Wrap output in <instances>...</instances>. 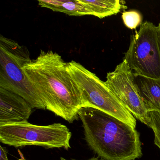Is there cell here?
I'll list each match as a JSON object with an SVG mask.
<instances>
[{
	"instance_id": "obj_1",
	"label": "cell",
	"mask_w": 160,
	"mask_h": 160,
	"mask_svg": "<svg viewBox=\"0 0 160 160\" xmlns=\"http://www.w3.org/2000/svg\"><path fill=\"white\" fill-rule=\"evenodd\" d=\"M23 70L47 110L69 123L79 118L84 107L82 95L65 62L58 53L41 50L36 59L27 62Z\"/></svg>"
},
{
	"instance_id": "obj_2",
	"label": "cell",
	"mask_w": 160,
	"mask_h": 160,
	"mask_svg": "<svg viewBox=\"0 0 160 160\" xmlns=\"http://www.w3.org/2000/svg\"><path fill=\"white\" fill-rule=\"evenodd\" d=\"M78 115L88 146L102 159L135 160L142 156L140 135L135 128L93 108H82Z\"/></svg>"
},
{
	"instance_id": "obj_3",
	"label": "cell",
	"mask_w": 160,
	"mask_h": 160,
	"mask_svg": "<svg viewBox=\"0 0 160 160\" xmlns=\"http://www.w3.org/2000/svg\"><path fill=\"white\" fill-rule=\"evenodd\" d=\"M31 61L28 49L12 40L0 37V88L24 98L32 109H46L23 66Z\"/></svg>"
},
{
	"instance_id": "obj_4",
	"label": "cell",
	"mask_w": 160,
	"mask_h": 160,
	"mask_svg": "<svg viewBox=\"0 0 160 160\" xmlns=\"http://www.w3.org/2000/svg\"><path fill=\"white\" fill-rule=\"evenodd\" d=\"M67 66L81 92L84 107L97 108L136 128L135 117L108 88L105 82L76 62H67Z\"/></svg>"
},
{
	"instance_id": "obj_5",
	"label": "cell",
	"mask_w": 160,
	"mask_h": 160,
	"mask_svg": "<svg viewBox=\"0 0 160 160\" xmlns=\"http://www.w3.org/2000/svg\"><path fill=\"white\" fill-rule=\"evenodd\" d=\"M72 136L69 128L61 123L38 125L27 121L0 125L1 142L16 148L35 146L68 150Z\"/></svg>"
},
{
	"instance_id": "obj_6",
	"label": "cell",
	"mask_w": 160,
	"mask_h": 160,
	"mask_svg": "<svg viewBox=\"0 0 160 160\" xmlns=\"http://www.w3.org/2000/svg\"><path fill=\"white\" fill-rule=\"evenodd\" d=\"M123 60L133 73L160 79V30L159 27L146 21L131 37L130 46Z\"/></svg>"
},
{
	"instance_id": "obj_7",
	"label": "cell",
	"mask_w": 160,
	"mask_h": 160,
	"mask_svg": "<svg viewBox=\"0 0 160 160\" xmlns=\"http://www.w3.org/2000/svg\"><path fill=\"white\" fill-rule=\"evenodd\" d=\"M105 82L108 88L135 118L148 125L149 112L138 91L134 82L133 72L123 60L113 72L108 73Z\"/></svg>"
},
{
	"instance_id": "obj_8",
	"label": "cell",
	"mask_w": 160,
	"mask_h": 160,
	"mask_svg": "<svg viewBox=\"0 0 160 160\" xmlns=\"http://www.w3.org/2000/svg\"><path fill=\"white\" fill-rule=\"evenodd\" d=\"M32 109L24 98L0 88V125L27 121Z\"/></svg>"
},
{
	"instance_id": "obj_9",
	"label": "cell",
	"mask_w": 160,
	"mask_h": 160,
	"mask_svg": "<svg viewBox=\"0 0 160 160\" xmlns=\"http://www.w3.org/2000/svg\"><path fill=\"white\" fill-rule=\"evenodd\" d=\"M133 76L135 85L148 111L160 113V79L134 73Z\"/></svg>"
},
{
	"instance_id": "obj_10",
	"label": "cell",
	"mask_w": 160,
	"mask_h": 160,
	"mask_svg": "<svg viewBox=\"0 0 160 160\" xmlns=\"http://www.w3.org/2000/svg\"><path fill=\"white\" fill-rule=\"evenodd\" d=\"M86 8L89 15L102 19L117 14L120 12L122 5L119 0H78Z\"/></svg>"
},
{
	"instance_id": "obj_11",
	"label": "cell",
	"mask_w": 160,
	"mask_h": 160,
	"mask_svg": "<svg viewBox=\"0 0 160 160\" xmlns=\"http://www.w3.org/2000/svg\"><path fill=\"white\" fill-rule=\"evenodd\" d=\"M39 5L55 12L64 13L69 16L89 15L88 11L78 0H39Z\"/></svg>"
},
{
	"instance_id": "obj_12",
	"label": "cell",
	"mask_w": 160,
	"mask_h": 160,
	"mask_svg": "<svg viewBox=\"0 0 160 160\" xmlns=\"http://www.w3.org/2000/svg\"><path fill=\"white\" fill-rule=\"evenodd\" d=\"M122 18L124 25L130 29H135L142 23V15L135 10L123 12Z\"/></svg>"
},
{
	"instance_id": "obj_13",
	"label": "cell",
	"mask_w": 160,
	"mask_h": 160,
	"mask_svg": "<svg viewBox=\"0 0 160 160\" xmlns=\"http://www.w3.org/2000/svg\"><path fill=\"white\" fill-rule=\"evenodd\" d=\"M150 120L148 124L154 133V143L160 149V113L156 111L149 112Z\"/></svg>"
},
{
	"instance_id": "obj_14",
	"label": "cell",
	"mask_w": 160,
	"mask_h": 160,
	"mask_svg": "<svg viewBox=\"0 0 160 160\" xmlns=\"http://www.w3.org/2000/svg\"><path fill=\"white\" fill-rule=\"evenodd\" d=\"M0 151H1V155H0V160H9L7 156V150L6 148L0 147Z\"/></svg>"
},
{
	"instance_id": "obj_15",
	"label": "cell",
	"mask_w": 160,
	"mask_h": 160,
	"mask_svg": "<svg viewBox=\"0 0 160 160\" xmlns=\"http://www.w3.org/2000/svg\"><path fill=\"white\" fill-rule=\"evenodd\" d=\"M61 160H66V159H64L63 157H61L60 158ZM74 160V159H72V160ZM105 160L104 159H99V158H97V157H92V158H90V159H88V160Z\"/></svg>"
},
{
	"instance_id": "obj_16",
	"label": "cell",
	"mask_w": 160,
	"mask_h": 160,
	"mask_svg": "<svg viewBox=\"0 0 160 160\" xmlns=\"http://www.w3.org/2000/svg\"><path fill=\"white\" fill-rule=\"evenodd\" d=\"M18 152H19V154H20V155H21V159H19V160H25V158H24V157H23V155L22 154V153H21V152L20 151V150H18Z\"/></svg>"
},
{
	"instance_id": "obj_17",
	"label": "cell",
	"mask_w": 160,
	"mask_h": 160,
	"mask_svg": "<svg viewBox=\"0 0 160 160\" xmlns=\"http://www.w3.org/2000/svg\"><path fill=\"white\" fill-rule=\"evenodd\" d=\"M158 27H159V29H160V23H159V24H158Z\"/></svg>"
}]
</instances>
